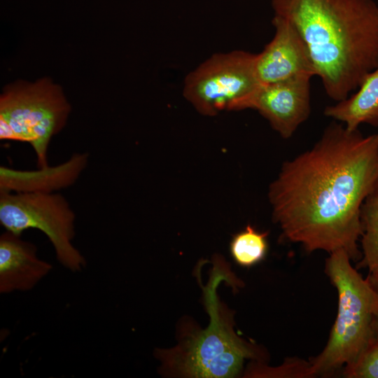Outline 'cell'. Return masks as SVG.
Masks as SVG:
<instances>
[{"label": "cell", "mask_w": 378, "mask_h": 378, "mask_svg": "<svg viewBox=\"0 0 378 378\" xmlns=\"http://www.w3.org/2000/svg\"><path fill=\"white\" fill-rule=\"evenodd\" d=\"M216 264L208 284L204 287L210 322L205 330L190 335L176 349L155 352L163 367L189 377H234L242 370L245 359H262L257 346L246 342L234 332L223 314L216 295L218 284L227 279Z\"/></svg>", "instance_id": "277c9868"}, {"label": "cell", "mask_w": 378, "mask_h": 378, "mask_svg": "<svg viewBox=\"0 0 378 378\" xmlns=\"http://www.w3.org/2000/svg\"><path fill=\"white\" fill-rule=\"evenodd\" d=\"M38 255L37 246L6 231L0 236V293L32 290L52 270Z\"/></svg>", "instance_id": "30bf717a"}, {"label": "cell", "mask_w": 378, "mask_h": 378, "mask_svg": "<svg viewBox=\"0 0 378 378\" xmlns=\"http://www.w3.org/2000/svg\"><path fill=\"white\" fill-rule=\"evenodd\" d=\"M310 75L262 84L248 108L258 111L284 139H289L309 116Z\"/></svg>", "instance_id": "ba28073f"}, {"label": "cell", "mask_w": 378, "mask_h": 378, "mask_svg": "<svg viewBox=\"0 0 378 378\" xmlns=\"http://www.w3.org/2000/svg\"><path fill=\"white\" fill-rule=\"evenodd\" d=\"M308 50L328 96L346 99L378 66V4L374 0H272Z\"/></svg>", "instance_id": "7a4b0ae2"}, {"label": "cell", "mask_w": 378, "mask_h": 378, "mask_svg": "<svg viewBox=\"0 0 378 378\" xmlns=\"http://www.w3.org/2000/svg\"><path fill=\"white\" fill-rule=\"evenodd\" d=\"M76 214L58 192H0V223L6 231L21 235L29 229L42 232L51 243L57 261L73 272L87 261L74 245Z\"/></svg>", "instance_id": "8992f818"}, {"label": "cell", "mask_w": 378, "mask_h": 378, "mask_svg": "<svg viewBox=\"0 0 378 378\" xmlns=\"http://www.w3.org/2000/svg\"><path fill=\"white\" fill-rule=\"evenodd\" d=\"M368 279L371 281V283L372 284L374 288L376 289V290L378 293V279H370V278H368ZM376 331H377V338H378V316H377V322H376Z\"/></svg>", "instance_id": "2e32d148"}, {"label": "cell", "mask_w": 378, "mask_h": 378, "mask_svg": "<svg viewBox=\"0 0 378 378\" xmlns=\"http://www.w3.org/2000/svg\"><path fill=\"white\" fill-rule=\"evenodd\" d=\"M70 113L63 90L50 79L13 83L0 96V139L29 144L37 167H46L50 141L64 127Z\"/></svg>", "instance_id": "5b68a950"}, {"label": "cell", "mask_w": 378, "mask_h": 378, "mask_svg": "<svg viewBox=\"0 0 378 378\" xmlns=\"http://www.w3.org/2000/svg\"><path fill=\"white\" fill-rule=\"evenodd\" d=\"M360 217L362 257L356 268L367 269L368 277L378 279V188L365 200Z\"/></svg>", "instance_id": "4fadbf2b"}, {"label": "cell", "mask_w": 378, "mask_h": 378, "mask_svg": "<svg viewBox=\"0 0 378 378\" xmlns=\"http://www.w3.org/2000/svg\"><path fill=\"white\" fill-rule=\"evenodd\" d=\"M268 232H260L251 225L234 234L230 244V254L234 262L244 267L261 262L267 253Z\"/></svg>", "instance_id": "5bb4252c"}, {"label": "cell", "mask_w": 378, "mask_h": 378, "mask_svg": "<svg viewBox=\"0 0 378 378\" xmlns=\"http://www.w3.org/2000/svg\"><path fill=\"white\" fill-rule=\"evenodd\" d=\"M275 34L263 50L255 55L257 76L262 84H270L300 76H315L307 47L294 27L274 15Z\"/></svg>", "instance_id": "9c48e42d"}, {"label": "cell", "mask_w": 378, "mask_h": 378, "mask_svg": "<svg viewBox=\"0 0 378 378\" xmlns=\"http://www.w3.org/2000/svg\"><path fill=\"white\" fill-rule=\"evenodd\" d=\"M89 155L76 153L55 166L21 170L0 167V192H57L74 185L87 168Z\"/></svg>", "instance_id": "8fae6325"}, {"label": "cell", "mask_w": 378, "mask_h": 378, "mask_svg": "<svg viewBox=\"0 0 378 378\" xmlns=\"http://www.w3.org/2000/svg\"><path fill=\"white\" fill-rule=\"evenodd\" d=\"M255 54L244 50L217 53L186 76L184 97L201 114L248 109L262 85L255 66Z\"/></svg>", "instance_id": "52a82bcc"}, {"label": "cell", "mask_w": 378, "mask_h": 378, "mask_svg": "<svg viewBox=\"0 0 378 378\" xmlns=\"http://www.w3.org/2000/svg\"><path fill=\"white\" fill-rule=\"evenodd\" d=\"M378 188V132L328 126L313 147L283 163L270 184L272 219L307 253L344 251L358 262L361 208Z\"/></svg>", "instance_id": "6da1fadb"}, {"label": "cell", "mask_w": 378, "mask_h": 378, "mask_svg": "<svg viewBox=\"0 0 378 378\" xmlns=\"http://www.w3.org/2000/svg\"><path fill=\"white\" fill-rule=\"evenodd\" d=\"M326 116L343 123L349 130L361 124L378 127V66L364 79L356 93L327 106Z\"/></svg>", "instance_id": "7c38bea8"}, {"label": "cell", "mask_w": 378, "mask_h": 378, "mask_svg": "<svg viewBox=\"0 0 378 378\" xmlns=\"http://www.w3.org/2000/svg\"><path fill=\"white\" fill-rule=\"evenodd\" d=\"M351 261L343 250L326 260L325 273L338 295L337 314L326 346L309 360L312 377L330 376L353 365L377 338L378 293Z\"/></svg>", "instance_id": "3957f363"}, {"label": "cell", "mask_w": 378, "mask_h": 378, "mask_svg": "<svg viewBox=\"0 0 378 378\" xmlns=\"http://www.w3.org/2000/svg\"><path fill=\"white\" fill-rule=\"evenodd\" d=\"M343 375L348 378H378V338L356 362L344 368Z\"/></svg>", "instance_id": "9a60e30c"}]
</instances>
